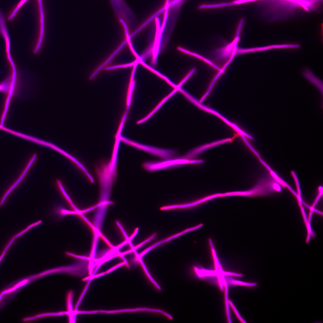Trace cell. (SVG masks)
Segmentation results:
<instances>
[{
    "label": "cell",
    "mask_w": 323,
    "mask_h": 323,
    "mask_svg": "<svg viewBox=\"0 0 323 323\" xmlns=\"http://www.w3.org/2000/svg\"><path fill=\"white\" fill-rule=\"evenodd\" d=\"M225 279L228 281V283L229 284H236V285H243L247 286H255L257 285V284L256 283H250L243 282L240 281H236L234 280H233L232 278H230L229 277H226Z\"/></svg>",
    "instance_id": "cell-10"
},
{
    "label": "cell",
    "mask_w": 323,
    "mask_h": 323,
    "mask_svg": "<svg viewBox=\"0 0 323 323\" xmlns=\"http://www.w3.org/2000/svg\"><path fill=\"white\" fill-rule=\"evenodd\" d=\"M228 304H230L231 307L232 308L234 312L235 313L237 317L240 320V321L242 323H246V322L242 319L239 313H238L237 310L236 309L234 305L232 302L230 300H228Z\"/></svg>",
    "instance_id": "cell-14"
},
{
    "label": "cell",
    "mask_w": 323,
    "mask_h": 323,
    "mask_svg": "<svg viewBox=\"0 0 323 323\" xmlns=\"http://www.w3.org/2000/svg\"><path fill=\"white\" fill-rule=\"evenodd\" d=\"M302 75L308 80L314 84L320 90L322 88V80L317 77L308 68H305L302 71Z\"/></svg>",
    "instance_id": "cell-6"
},
{
    "label": "cell",
    "mask_w": 323,
    "mask_h": 323,
    "mask_svg": "<svg viewBox=\"0 0 323 323\" xmlns=\"http://www.w3.org/2000/svg\"><path fill=\"white\" fill-rule=\"evenodd\" d=\"M221 278H222L223 283L225 287V304L226 307V310L227 313V316L228 320V322L229 323H231V320L230 316L229 311L228 307V287L227 285L226 282L225 280V279L224 278V277L223 275L221 274Z\"/></svg>",
    "instance_id": "cell-8"
},
{
    "label": "cell",
    "mask_w": 323,
    "mask_h": 323,
    "mask_svg": "<svg viewBox=\"0 0 323 323\" xmlns=\"http://www.w3.org/2000/svg\"><path fill=\"white\" fill-rule=\"evenodd\" d=\"M217 144H218V143L217 142L199 146L191 150L181 157L184 159L190 160L194 159L195 158L205 150Z\"/></svg>",
    "instance_id": "cell-5"
},
{
    "label": "cell",
    "mask_w": 323,
    "mask_h": 323,
    "mask_svg": "<svg viewBox=\"0 0 323 323\" xmlns=\"http://www.w3.org/2000/svg\"><path fill=\"white\" fill-rule=\"evenodd\" d=\"M202 226L203 224H200L194 227L187 228L181 232L172 235L164 240H161L145 249L142 252H140L138 256L140 257H142L146 255L150 251L158 246L164 243L168 242L174 238L177 237L186 233L198 229L201 227Z\"/></svg>",
    "instance_id": "cell-3"
},
{
    "label": "cell",
    "mask_w": 323,
    "mask_h": 323,
    "mask_svg": "<svg viewBox=\"0 0 323 323\" xmlns=\"http://www.w3.org/2000/svg\"><path fill=\"white\" fill-rule=\"evenodd\" d=\"M239 37L230 43L222 48L217 50L215 52L218 59L226 58L232 54H235L236 51V45Z\"/></svg>",
    "instance_id": "cell-4"
},
{
    "label": "cell",
    "mask_w": 323,
    "mask_h": 323,
    "mask_svg": "<svg viewBox=\"0 0 323 323\" xmlns=\"http://www.w3.org/2000/svg\"><path fill=\"white\" fill-rule=\"evenodd\" d=\"M64 315H68L70 316H71L73 315L72 313L69 311L66 312H61L57 313H48L38 314L35 316L33 317L32 319H34L46 316H61Z\"/></svg>",
    "instance_id": "cell-9"
},
{
    "label": "cell",
    "mask_w": 323,
    "mask_h": 323,
    "mask_svg": "<svg viewBox=\"0 0 323 323\" xmlns=\"http://www.w3.org/2000/svg\"><path fill=\"white\" fill-rule=\"evenodd\" d=\"M157 234L156 233H154L151 235L150 237L144 240V241L141 242L140 243L136 245L134 247V250H136L138 249L143 246L145 245L146 244L149 242L150 241L153 239L157 235Z\"/></svg>",
    "instance_id": "cell-12"
},
{
    "label": "cell",
    "mask_w": 323,
    "mask_h": 323,
    "mask_svg": "<svg viewBox=\"0 0 323 323\" xmlns=\"http://www.w3.org/2000/svg\"><path fill=\"white\" fill-rule=\"evenodd\" d=\"M57 182L62 192L63 193V194L64 195L65 197L67 199L68 202L70 203V205L72 206V207L73 208H74L75 211L77 210V208H76L75 206L72 202L71 199H70L68 196L65 192V191L60 181L59 180H57Z\"/></svg>",
    "instance_id": "cell-11"
},
{
    "label": "cell",
    "mask_w": 323,
    "mask_h": 323,
    "mask_svg": "<svg viewBox=\"0 0 323 323\" xmlns=\"http://www.w3.org/2000/svg\"><path fill=\"white\" fill-rule=\"evenodd\" d=\"M291 173L295 182V183L296 184L297 191V194L298 196L301 198V191L300 190V187L299 182L298 180V179L297 177V176L295 173L294 171H291Z\"/></svg>",
    "instance_id": "cell-13"
},
{
    "label": "cell",
    "mask_w": 323,
    "mask_h": 323,
    "mask_svg": "<svg viewBox=\"0 0 323 323\" xmlns=\"http://www.w3.org/2000/svg\"><path fill=\"white\" fill-rule=\"evenodd\" d=\"M115 252V248L100 232L96 236L92 249L91 260L97 264Z\"/></svg>",
    "instance_id": "cell-1"
},
{
    "label": "cell",
    "mask_w": 323,
    "mask_h": 323,
    "mask_svg": "<svg viewBox=\"0 0 323 323\" xmlns=\"http://www.w3.org/2000/svg\"><path fill=\"white\" fill-rule=\"evenodd\" d=\"M221 274L225 275H231L237 277H240L242 276V275L241 274H237L231 272H225L223 271L221 273Z\"/></svg>",
    "instance_id": "cell-15"
},
{
    "label": "cell",
    "mask_w": 323,
    "mask_h": 323,
    "mask_svg": "<svg viewBox=\"0 0 323 323\" xmlns=\"http://www.w3.org/2000/svg\"><path fill=\"white\" fill-rule=\"evenodd\" d=\"M122 141L126 143L164 160L176 157L179 155L177 151L173 149H162L142 144L132 141L125 137L123 138Z\"/></svg>",
    "instance_id": "cell-2"
},
{
    "label": "cell",
    "mask_w": 323,
    "mask_h": 323,
    "mask_svg": "<svg viewBox=\"0 0 323 323\" xmlns=\"http://www.w3.org/2000/svg\"><path fill=\"white\" fill-rule=\"evenodd\" d=\"M134 248L132 244L128 239L123 242L115 248V252L123 255L134 250Z\"/></svg>",
    "instance_id": "cell-7"
}]
</instances>
